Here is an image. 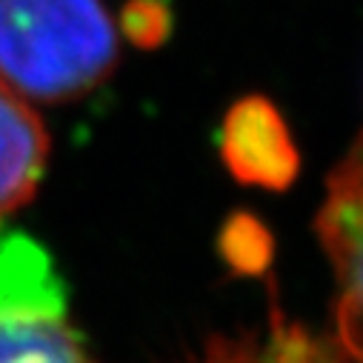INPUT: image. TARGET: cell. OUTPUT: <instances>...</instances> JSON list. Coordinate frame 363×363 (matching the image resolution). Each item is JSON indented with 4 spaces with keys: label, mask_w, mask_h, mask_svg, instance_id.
Listing matches in <instances>:
<instances>
[{
    "label": "cell",
    "mask_w": 363,
    "mask_h": 363,
    "mask_svg": "<svg viewBox=\"0 0 363 363\" xmlns=\"http://www.w3.org/2000/svg\"><path fill=\"white\" fill-rule=\"evenodd\" d=\"M269 303L260 326L235 335H212L203 349L184 363H354L340 343L312 335L306 326L286 320L275 301Z\"/></svg>",
    "instance_id": "cell-5"
},
{
    "label": "cell",
    "mask_w": 363,
    "mask_h": 363,
    "mask_svg": "<svg viewBox=\"0 0 363 363\" xmlns=\"http://www.w3.org/2000/svg\"><path fill=\"white\" fill-rule=\"evenodd\" d=\"M118 55L104 0H0V77L26 101L63 104L92 92Z\"/></svg>",
    "instance_id": "cell-1"
},
{
    "label": "cell",
    "mask_w": 363,
    "mask_h": 363,
    "mask_svg": "<svg viewBox=\"0 0 363 363\" xmlns=\"http://www.w3.org/2000/svg\"><path fill=\"white\" fill-rule=\"evenodd\" d=\"M166 26V12L155 0H135L126 9V29L138 43H157Z\"/></svg>",
    "instance_id": "cell-8"
},
{
    "label": "cell",
    "mask_w": 363,
    "mask_h": 363,
    "mask_svg": "<svg viewBox=\"0 0 363 363\" xmlns=\"http://www.w3.org/2000/svg\"><path fill=\"white\" fill-rule=\"evenodd\" d=\"M318 235L335 266L340 286L337 343L357 360L360 349V143L354 140L346 160L332 172L329 192L318 212Z\"/></svg>",
    "instance_id": "cell-3"
},
{
    "label": "cell",
    "mask_w": 363,
    "mask_h": 363,
    "mask_svg": "<svg viewBox=\"0 0 363 363\" xmlns=\"http://www.w3.org/2000/svg\"><path fill=\"white\" fill-rule=\"evenodd\" d=\"M223 160L238 180L263 189H286L301 166L284 118L263 98H246L226 115Z\"/></svg>",
    "instance_id": "cell-4"
},
{
    "label": "cell",
    "mask_w": 363,
    "mask_h": 363,
    "mask_svg": "<svg viewBox=\"0 0 363 363\" xmlns=\"http://www.w3.org/2000/svg\"><path fill=\"white\" fill-rule=\"evenodd\" d=\"M46 155L49 138L40 118L0 77V218L32 201L46 169Z\"/></svg>",
    "instance_id": "cell-6"
},
{
    "label": "cell",
    "mask_w": 363,
    "mask_h": 363,
    "mask_svg": "<svg viewBox=\"0 0 363 363\" xmlns=\"http://www.w3.org/2000/svg\"><path fill=\"white\" fill-rule=\"evenodd\" d=\"M223 252L240 272H260L269 263V235L252 218H235L226 226Z\"/></svg>",
    "instance_id": "cell-7"
},
{
    "label": "cell",
    "mask_w": 363,
    "mask_h": 363,
    "mask_svg": "<svg viewBox=\"0 0 363 363\" xmlns=\"http://www.w3.org/2000/svg\"><path fill=\"white\" fill-rule=\"evenodd\" d=\"M0 363H89L46 249L0 229Z\"/></svg>",
    "instance_id": "cell-2"
}]
</instances>
